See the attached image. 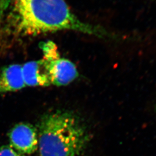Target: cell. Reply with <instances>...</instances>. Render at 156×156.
I'll list each match as a JSON object with an SVG mask.
<instances>
[{"instance_id":"obj_1","label":"cell","mask_w":156,"mask_h":156,"mask_svg":"<svg viewBox=\"0 0 156 156\" xmlns=\"http://www.w3.org/2000/svg\"><path fill=\"white\" fill-rule=\"evenodd\" d=\"M13 12L16 28L23 35L71 30L102 39L115 38L105 28L80 20L65 0H15Z\"/></svg>"},{"instance_id":"obj_2","label":"cell","mask_w":156,"mask_h":156,"mask_svg":"<svg viewBox=\"0 0 156 156\" xmlns=\"http://www.w3.org/2000/svg\"><path fill=\"white\" fill-rule=\"evenodd\" d=\"M40 156H82L89 135L72 113L57 111L41 118L38 128Z\"/></svg>"},{"instance_id":"obj_3","label":"cell","mask_w":156,"mask_h":156,"mask_svg":"<svg viewBox=\"0 0 156 156\" xmlns=\"http://www.w3.org/2000/svg\"><path fill=\"white\" fill-rule=\"evenodd\" d=\"M9 139L12 147L21 154H33L38 147V132L28 123L15 125L9 133Z\"/></svg>"},{"instance_id":"obj_4","label":"cell","mask_w":156,"mask_h":156,"mask_svg":"<svg viewBox=\"0 0 156 156\" xmlns=\"http://www.w3.org/2000/svg\"><path fill=\"white\" fill-rule=\"evenodd\" d=\"M46 62L51 84L57 86H66L72 83L79 76L76 66L68 59L60 57L55 60Z\"/></svg>"},{"instance_id":"obj_5","label":"cell","mask_w":156,"mask_h":156,"mask_svg":"<svg viewBox=\"0 0 156 156\" xmlns=\"http://www.w3.org/2000/svg\"><path fill=\"white\" fill-rule=\"evenodd\" d=\"M23 80L26 86L46 87L51 84L47 63L43 58L22 66Z\"/></svg>"},{"instance_id":"obj_6","label":"cell","mask_w":156,"mask_h":156,"mask_svg":"<svg viewBox=\"0 0 156 156\" xmlns=\"http://www.w3.org/2000/svg\"><path fill=\"white\" fill-rule=\"evenodd\" d=\"M26 87L22 73V66L12 64L0 72V93L16 91Z\"/></svg>"},{"instance_id":"obj_7","label":"cell","mask_w":156,"mask_h":156,"mask_svg":"<svg viewBox=\"0 0 156 156\" xmlns=\"http://www.w3.org/2000/svg\"><path fill=\"white\" fill-rule=\"evenodd\" d=\"M40 48L43 52V59L46 62L55 60L60 57L57 45L51 41H47L40 44Z\"/></svg>"},{"instance_id":"obj_8","label":"cell","mask_w":156,"mask_h":156,"mask_svg":"<svg viewBox=\"0 0 156 156\" xmlns=\"http://www.w3.org/2000/svg\"><path fill=\"white\" fill-rule=\"evenodd\" d=\"M0 156H22L13 149L11 146L4 145L0 146Z\"/></svg>"},{"instance_id":"obj_9","label":"cell","mask_w":156,"mask_h":156,"mask_svg":"<svg viewBox=\"0 0 156 156\" xmlns=\"http://www.w3.org/2000/svg\"><path fill=\"white\" fill-rule=\"evenodd\" d=\"M11 0H0V25Z\"/></svg>"}]
</instances>
